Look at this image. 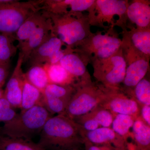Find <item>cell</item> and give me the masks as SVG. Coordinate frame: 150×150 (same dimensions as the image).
<instances>
[{
    "mask_svg": "<svg viewBox=\"0 0 150 150\" xmlns=\"http://www.w3.org/2000/svg\"><path fill=\"white\" fill-rule=\"evenodd\" d=\"M85 131L66 115L52 116L43 126L38 144L45 150H67L84 146Z\"/></svg>",
    "mask_w": 150,
    "mask_h": 150,
    "instance_id": "cell-1",
    "label": "cell"
},
{
    "mask_svg": "<svg viewBox=\"0 0 150 150\" xmlns=\"http://www.w3.org/2000/svg\"><path fill=\"white\" fill-rule=\"evenodd\" d=\"M45 12L52 22V32L67 47L74 49L92 33L88 15L83 12L56 14Z\"/></svg>",
    "mask_w": 150,
    "mask_h": 150,
    "instance_id": "cell-2",
    "label": "cell"
},
{
    "mask_svg": "<svg viewBox=\"0 0 150 150\" xmlns=\"http://www.w3.org/2000/svg\"><path fill=\"white\" fill-rule=\"evenodd\" d=\"M52 116L40 103L17 113L11 120L4 123L1 127L0 135L31 140L40 134L46 121Z\"/></svg>",
    "mask_w": 150,
    "mask_h": 150,
    "instance_id": "cell-3",
    "label": "cell"
},
{
    "mask_svg": "<svg viewBox=\"0 0 150 150\" xmlns=\"http://www.w3.org/2000/svg\"><path fill=\"white\" fill-rule=\"evenodd\" d=\"M74 86V93L64 114L73 120L101 105L106 97V88L94 82L91 77L80 81Z\"/></svg>",
    "mask_w": 150,
    "mask_h": 150,
    "instance_id": "cell-4",
    "label": "cell"
},
{
    "mask_svg": "<svg viewBox=\"0 0 150 150\" xmlns=\"http://www.w3.org/2000/svg\"><path fill=\"white\" fill-rule=\"evenodd\" d=\"M122 43L114 28H110L105 32L92 33L74 49L88 64L112 56L121 48Z\"/></svg>",
    "mask_w": 150,
    "mask_h": 150,
    "instance_id": "cell-5",
    "label": "cell"
},
{
    "mask_svg": "<svg viewBox=\"0 0 150 150\" xmlns=\"http://www.w3.org/2000/svg\"><path fill=\"white\" fill-rule=\"evenodd\" d=\"M129 1L125 0H95L88 12L91 26L102 28L108 30L119 26L126 28V11Z\"/></svg>",
    "mask_w": 150,
    "mask_h": 150,
    "instance_id": "cell-6",
    "label": "cell"
},
{
    "mask_svg": "<svg viewBox=\"0 0 150 150\" xmlns=\"http://www.w3.org/2000/svg\"><path fill=\"white\" fill-rule=\"evenodd\" d=\"M96 82L106 88L120 89L126 74V64L121 48L112 56L90 62Z\"/></svg>",
    "mask_w": 150,
    "mask_h": 150,
    "instance_id": "cell-7",
    "label": "cell"
},
{
    "mask_svg": "<svg viewBox=\"0 0 150 150\" xmlns=\"http://www.w3.org/2000/svg\"><path fill=\"white\" fill-rule=\"evenodd\" d=\"M40 0L0 3V33L14 35L29 17L40 10Z\"/></svg>",
    "mask_w": 150,
    "mask_h": 150,
    "instance_id": "cell-8",
    "label": "cell"
},
{
    "mask_svg": "<svg viewBox=\"0 0 150 150\" xmlns=\"http://www.w3.org/2000/svg\"><path fill=\"white\" fill-rule=\"evenodd\" d=\"M121 48L126 61V69L121 89L126 94H130L134 87L145 77L149 69L150 59L138 52L122 37Z\"/></svg>",
    "mask_w": 150,
    "mask_h": 150,
    "instance_id": "cell-9",
    "label": "cell"
},
{
    "mask_svg": "<svg viewBox=\"0 0 150 150\" xmlns=\"http://www.w3.org/2000/svg\"><path fill=\"white\" fill-rule=\"evenodd\" d=\"M100 105L109 110L115 116L117 114L129 115L136 120L140 117L141 106L121 89L106 88V97Z\"/></svg>",
    "mask_w": 150,
    "mask_h": 150,
    "instance_id": "cell-10",
    "label": "cell"
},
{
    "mask_svg": "<svg viewBox=\"0 0 150 150\" xmlns=\"http://www.w3.org/2000/svg\"><path fill=\"white\" fill-rule=\"evenodd\" d=\"M85 139L93 144L102 145L117 150H135L134 145L129 144L110 127H100L94 131H85Z\"/></svg>",
    "mask_w": 150,
    "mask_h": 150,
    "instance_id": "cell-11",
    "label": "cell"
},
{
    "mask_svg": "<svg viewBox=\"0 0 150 150\" xmlns=\"http://www.w3.org/2000/svg\"><path fill=\"white\" fill-rule=\"evenodd\" d=\"M23 57L19 52L16 64L5 90L4 97L14 108H21L22 94L25 79L22 69Z\"/></svg>",
    "mask_w": 150,
    "mask_h": 150,
    "instance_id": "cell-12",
    "label": "cell"
},
{
    "mask_svg": "<svg viewBox=\"0 0 150 150\" xmlns=\"http://www.w3.org/2000/svg\"><path fill=\"white\" fill-rule=\"evenodd\" d=\"M95 0H40V10L61 14L88 11Z\"/></svg>",
    "mask_w": 150,
    "mask_h": 150,
    "instance_id": "cell-13",
    "label": "cell"
},
{
    "mask_svg": "<svg viewBox=\"0 0 150 150\" xmlns=\"http://www.w3.org/2000/svg\"><path fill=\"white\" fill-rule=\"evenodd\" d=\"M47 16V18L36 28L28 39L18 46L20 52L23 56V63L28 62L30 55L33 50L52 35V22L50 18Z\"/></svg>",
    "mask_w": 150,
    "mask_h": 150,
    "instance_id": "cell-14",
    "label": "cell"
},
{
    "mask_svg": "<svg viewBox=\"0 0 150 150\" xmlns=\"http://www.w3.org/2000/svg\"><path fill=\"white\" fill-rule=\"evenodd\" d=\"M126 17L127 22L135 25V28L150 27V1L135 0L129 2Z\"/></svg>",
    "mask_w": 150,
    "mask_h": 150,
    "instance_id": "cell-15",
    "label": "cell"
},
{
    "mask_svg": "<svg viewBox=\"0 0 150 150\" xmlns=\"http://www.w3.org/2000/svg\"><path fill=\"white\" fill-rule=\"evenodd\" d=\"M63 46H67L52 33L47 40L32 51L28 62L31 66L45 64L49 58L63 48Z\"/></svg>",
    "mask_w": 150,
    "mask_h": 150,
    "instance_id": "cell-16",
    "label": "cell"
},
{
    "mask_svg": "<svg viewBox=\"0 0 150 150\" xmlns=\"http://www.w3.org/2000/svg\"><path fill=\"white\" fill-rule=\"evenodd\" d=\"M122 35L135 50L150 59V27L142 29L131 27L129 30L124 28Z\"/></svg>",
    "mask_w": 150,
    "mask_h": 150,
    "instance_id": "cell-17",
    "label": "cell"
},
{
    "mask_svg": "<svg viewBox=\"0 0 150 150\" xmlns=\"http://www.w3.org/2000/svg\"><path fill=\"white\" fill-rule=\"evenodd\" d=\"M59 64L79 82L91 77L87 69L88 64L75 51L66 54Z\"/></svg>",
    "mask_w": 150,
    "mask_h": 150,
    "instance_id": "cell-18",
    "label": "cell"
},
{
    "mask_svg": "<svg viewBox=\"0 0 150 150\" xmlns=\"http://www.w3.org/2000/svg\"><path fill=\"white\" fill-rule=\"evenodd\" d=\"M47 18L46 12L41 10L29 17L19 28L16 33L15 38L18 41V46L27 40L36 28Z\"/></svg>",
    "mask_w": 150,
    "mask_h": 150,
    "instance_id": "cell-19",
    "label": "cell"
},
{
    "mask_svg": "<svg viewBox=\"0 0 150 150\" xmlns=\"http://www.w3.org/2000/svg\"><path fill=\"white\" fill-rule=\"evenodd\" d=\"M135 150H150V126L140 117L134 121L132 129Z\"/></svg>",
    "mask_w": 150,
    "mask_h": 150,
    "instance_id": "cell-20",
    "label": "cell"
},
{
    "mask_svg": "<svg viewBox=\"0 0 150 150\" xmlns=\"http://www.w3.org/2000/svg\"><path fill=\"white\" fill-rule=\"evenodd\" d=\"M44 65L49 80V83L61 86H74L78 81L64 69L60 64Z\"/></svg>",
    "mask_w": 150,
    "mask_h": 150,
    "instance_id": "cell-21",
    "label": "cell"
},
{
    "mask_svg": "<svg viewBox=\"0 0 150 150\" xmlns=\"http://www.w3.org/2000/svg\"><path fill=\"white\" fill-rule=\"evenodd\" d=\"M135 120L134 117L130 115L117 114L114 117L110 128L129 144L133 145L130 141L133 142L132 129Z\"/></svg>",
    "mask_w": 150,
    "mask_h": 150,
    "instance_id": "cell-22",
    "label": "cell"
},
{
    "mask_svg": "<svg viewBox=\"0 0 150 150\" xmlns=\"http://www.w3.org/2000/svg\"><path fill=\"white\" fill-rule=\"evenodd\" d=\"M0 150H45L31 140L0 135Z\"/></svg>",
    "mask_w": 150,
    "mask_h": 150,
    "instance_id": "cell-23",
    "label": "cell"
},
{
    "mask_svg": "<svg viewBox=\"0 0 150 150\" xmlns=\"http://www.w3.org/2000/svg\"><path fill=\"white\" fill-rule=\"evenodd\" d=\"M42 98L43 94L41 92L30 83L25 77L20 108L21 111L42 103Z\"/></svg>",
    "mask_w": 150,
    "mask_h": 150,
    "instance_id": "cell-24",
    "label": "cell"
},
{
    "mask_svg": "<svg viewBox=\"0 0 150 150\" xmlns=\"http://www.w3.org/2000/svg\"><path fill=\"white\" fill-rule=\"evenodd\" d=\"M24 76L30 83L40 90L42 94L49 84L47 72L43 65L31 66L24 73Z\"/></svg>",
    "mask_w": 150,
    "mask_h": 150,
    "instance_id": "cell-25",
    "label": "cell"
},
{
    "mask_svg": "<svg viewBox=\"0 0 150 150\" xmlns=\"http://www.w3.org/2000/svg\"><path fill=\"white\" fill-rule=\"evenodd\" d=\"M15 38L14 35L0 33V65L10 67L11 59L17 48L13 43Z\"/></svg>",
    "mask_w": 150,
    "mask_h": 150,
    "instance_id": "cell-26",
    "label": "cell"
},
{
    "mask_svg": "<svg viewBox=\"0 0 150 150\" xmlns=\"http://www.w3.org/2000/svg\"><path fill=\"white\" fill-rule=\"evenodd\" d=\"M141 106L150 105V82L144 78L140 81L132 90L129 96Z\"/></svg>",
    "mask_w": 150,
    "mask_h": 150,
    "instance_id": "cell-27",
    "label": "cell"
},
{
    "mask_svg": "<svg viewBox=\"0 0 150 150\" xmlns=\"http://www.w3.org/2000/svg\"><path fill=\"white\" fill-rule=\"evenodd\" d=\"M74 86H61L49 83L43 93V96L60 98L69 101L74 93Z\"/></svg>",
    "mask_w": 150,
    "mask_h": 150,
    "instance_id": "cell-28",
    "label": "cell"
},
{
    "mask_svg": "<svg viewBox=\"0 0 150 150\" xmlns=\"http://www.w3.org/2000/svg\"><path fill=\"white\" fill-rule=\"evenodd\" d=\"M84 115L95 121L100 127H110L115 117L112 112L100 105Z\"/></svg>",
    "mask_w": 150,
    "mask_h": 150,
    "instance_id": "cell-29",
    "label": "cell"
},
{
    "mask_svg": "<svg viewBox=\"0 0 150 150\" xmlns=\"http://www.w3.org/2000/svg\"><path fill=\"white\" fill-rule=\"evenodd\" d=\"M69 101L65 100L43 96L42 104L52 115H64Z\"/></svg>",
    "mask_w": 150,
    "mask_h": 150,
    "instance_id": "cell-30",
    "label": "cell"
},
{
    "mask_svg": "<svg viewBox=\"0 0 150 150\" xmlns=\"http://www.w3.org/2000/svg\"><path fill=\"white\" fill-rule=\"evenodd\" d=\"M17 114L15 108L4 97L0 99V124L11 121ZM1 127L0 125V130Z\"/></svg>",
    "mask_w": 150,
    "mask_h": 150,
    "instance_id": "cell-31",
    "label": "cell"
},
{
    "mask_svg": "<svg viewBox=\"0 0 150 150\" xmlns=\"http://www.w3.org/2000/svg\"><path fill=\"white\" fill-rule=\"evenodd\" d=\"M140 118L147 125L150 126V105H144L141 107Z\"/></svg>",
    "mask_w": 150,
    "mask_h": 150,
    "instance_id": "cell-32",
    "label": "cell"
},
{
    "mask_svg": "<svg viewBox=\"0 0 150 150\" xmlns=\"http://www.w3.org/2000/svg\"><path fill=\"white\" fill-rule=\"evenodd\" d=\"M85 150H117L114 148L102 146L93 144L88 141L85 139L84 142Z\"/></svg>",
    "mask_w": 150,
    "mask_h": 150,
    "instance_id": "cell-33",
    "label": "cell"
},
{
    "mask_svg": "<svg viewBox=\"0 0 150 150\" xmlns=\"http://www.w3.org/2000/svg\"><path fill=\"white\" fill-rule=\"evenodd\" d=\"M9 67L0 65V88H2L9 73Z\"/></svg>",
    "mask_w": 150,
    "mask_h": 150,
    "instance_id": "cell-34",
    "label": "cell"
},
{
    "mask_svg": "<svg viewBox=\"0 0 150 150\" xmlns=\"http://www.w3.org/2000/svg\"><path fill=\"white\" fill-rule=\"evenodd\" d=\"M67 150H85L84 146L79 147L73 148V149H70Z\"/></svg>",
    "mask_w": 150,
    "mask_h": 150,
    "instance_id": "cell-35",
    "label": "cell"
},
{
    "mask_svg": "<svg viewBox=\"0 0 150 150\" xmlns=\"http://www.w3.org/2000/svg\"><path fill=\"white\" fill-rule=\"evenodd\" d=\"M4 90L2 88H0V99L4 97Z\"/></svg>",
    "mask_w": 150,
    "mask_h": 150,
    "instance_id": "cell-36",
    "label": "cell"
}]
</instances>
